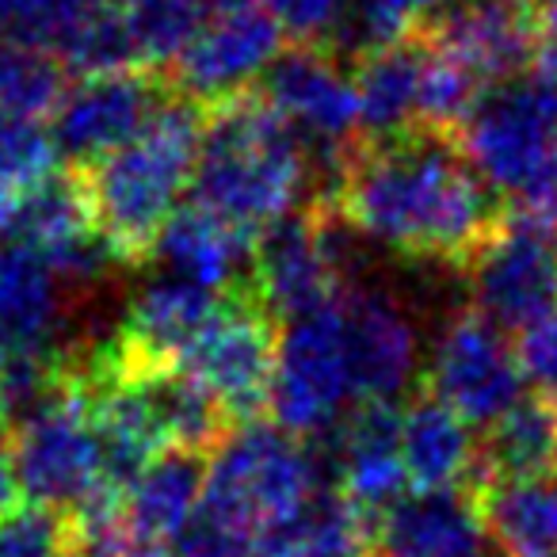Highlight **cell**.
I'll list each match as a JSON object with an SVG mask.
<instances>
[{"label": "cell", "instance_id": "1", "mask_svg": "<svg viewBox=\"0 0 557 557\" xmlns=\"http://www.w3.org/2000/svg\"><path fill=\"white\" fill-rule=\"evenodd\" d=\"M321 202L359 237L447 268H470L504 222L458 138L435 131L359 141Z\"/></svg>", "mask_w": 557, "mask_h": 557}, {"label": "cell", "instance_id": "2", "mask_svg": "<svg viewBox=\"0 0 557 557\" xmlns=\"http://www.w3.org/2000/svg\"><path fill=\"white\" fill-rule=\"evenodd\" d=\"M306 180V146L263 100L260 88L207 108V131L191 180L199 207L260 237L268 225L295 214Z\"/></svg>", "mask_w": 557, "mask_h": 557}, {"label": "cell", "instance_id": "3", "mask_svg": "<svg viewBox=\"0 0 557 557\" xmlns=\"http://www.w3.org/2000/svg\"><path fill=\"white\" fill-rule=\"evenodd\" d=\"M202 131L207 108L187 96H172L131 146L92 169H81L92 195L96 230L123 263L153 256L157 237L180 210V195L195 180Z\"/></svg>", "mask_w": 557, "mask_h": 557}, {"label": "cell", "instance_id": "4", "mask_svg": "<svg viewBox=\"0 0 557 557\" xmlns=\"http://www.w3.org/2000/svg\"><path fill=\"white\" fill-rule=\"evenodd\" d=\"M458 146L511 214L557 225V65L534 62L527 73L493 85Z\"/></svg>", "mask_w": 557, "mask_h": 557}, {"label": "cell", "instance_id": "5", "mask_svg": "<svg viewBox=\"0 0 557 557\" xmlns=\"http://www.w3.org/2000/svg\"><path fill=\"white\" fill-rule=\"evenodd\" d=\"M321 488V462L287 428L245 424L214 450L202 481V516L260 546L310 508Z\"/></svg>", "mask_w": 557, "mask_h": 557}, {"label": "cell", "instance_id": "6", "mask_svg": "<svg viewBox=\"0 0 557 557\" xmlns=\"http://www.w3.org/2000/svg\"><path fill=\"white\" fill-rule=\"evenodd\" d=\"M363 401L351 363L344 295L325 310L290 321L278 336V363L271 382V412L298 440H321L341 428Z\"/></svg>", "mask_w": 557, "mask_h": 557}, {"label": "cell", "instance_id": "7", "mask_svg": "<svg viewBox=\"0 0 557 557\" xmlns=\"http://www.w3.org/2000/svg\"><path fill=\"white\" fill-rule=\"evenodd\" d=\"M344 230L348 225L318 199L256 237L248 287L271 318L290 325L344 295Z\"/></svg>", "mask_w": 557, "mask_h": 557}, {"label": "cell", "instance_id": "8", "mask_svg": "<svg viewBox=\"0 0 557 557\" xmlns=\"http://www.w3.org/2000/svg\"><path fill=\"white\" fill-rule=\"evenodd\" d=\"M278 321L260 306L252 287L222 295L218 310L180 359V371L199 379L222 401L233 424L245 428L271 405L278 363Z\"/></svg>", "mask_w": 557, "mask_h": 557}, {"label": "cell", "instance_id": "9", "mask_svg": "<svg viewBox=\"0 0 557 557\" xmlns=\"http://www.w3.org/2000/svg\"><path fill=\"white\" fill-rule=\"evenodd\" d=\"M473 313L500 333H534L557 321V225L504 214L496 233L470 260Z\"/></svg>", "mask_w": 557, "mask_h": 557}, {"label": "cell", "instance_id": "10", "mask_svg": "<svg viewBox=\"0 0 557 557\" xmlns=\"http://www.w3.org/2000/svg\"><path fill=\"white\" fill-rule=\"evenodd\" d=\"M12 455H16L20 493L32 504L73 508L88 493L108 485L88 394L73 367L65 386L12 432Z\"/></svg>", "mask_w": 557, "mask_h": 557}, {"label": "cell", "instance_id": "11", "mask_svg": "<svg viewBox=\"0 0 557 557\" xmlns=\"http://www.w3.org/2000/svg\"><path fill=\"white\" fill-rule=\"evenodd\" d=\"M260 92L278 111V119L298 134V141L318 149L333 172L363 141L356 77L344 73L333 50L290 47L263 73Z\"/></svg>", "mask_w": 557, "mask_h": 557}, {"label": "cell", "instance_id": "12", "mask_svg": "<svg viewBox=\"0 0 557 557\" xmlns=\"http://www.w3.org/2000/svg\"><path fill=\"white\" fill-rule=\"evenodd\" d=\"M424 389L466 424L493 428L511 405L527 397V371L508 336L481 313L466 310L435 341Z\"/></svg>", "mask_w": 557, "mask_h": 557}, {"label": "cell", "instance_id": "13", "mask_svg": "<svg viewBox=\"0 0 557 557\" xmlns=\"http://www.w3.org/2000/svg\"><path fill=\"white\" fill-rule=\"evenodd\" d=\"M283 39L287 35L256 4L210 16L172 62V85L187 100L214 108L248 92L252 81L263 77L283 54Z\"/></svg>", "mask_w": 557, "mask_h": 557}, {"label": "cell", "instance_id": "14", "mask_svg": "<svg viewBox=\"0 0 557 557\" xmlns=\"http://www.w3.org/2000/svg\"><path fill=\"white\" fill-rule=\"evenodd\" d=\"M164 100L169 96L149 70L81 77V85L70 88L54 111V141L77 169H92L103 157L131 146Z\"/></svg>", "mask_w": 557, "mask_h": 557}, {"label": "cell", "instance_id": "15", "mask_svg": "<svg viewBox=\"0 0 557 557\" xmlns=\"http://www.w3.org/2000/svg\"><path fill=\"white\" fill-rule=\"evenodd\" d=\"M428 35L470 65L488 88L534 65L542 50V12L531 0H458L428 27Z\"/></svg>", "mask_w": 557, "mask_h": 557}, {"label": "cell", "instance_id": "16", "mask_svg": "<svg viewBox=\"0 0 557 557\" xmlns=\"http://www.w3.org/2000/svg\"><path fill=\"white\" fill-rule=\"evenodd\" d=\"M341 496L371 523L412 496L401 458V409L394 401H359L333 432Z\"/></svg>", "mask_w": 557, "mask_h": 557}, {"label": "cell", "instance_id": "17", "mask_svg": "<svg viewBox=\"0 0 557 557\" xmlns=\"http://www.w3.org/2000/svg\"><path fill=\"white\" fill-rule=\"evenodd\" d=\"M218 302H222V295H210V290L191 287V283L172 275L141 287L126 310L123 329L111 341L119 363L131 371L176 367L210 321V313L218 310Z\"/></svg>", "mask_w": 557, "mask_h": 557}, {"label": "cell", "instance_id": "18", "mask_svg": "<svg viewBox=\"0 0 557 557\" xmlns=\"http://www.w3.org/2000/svg\"><path fill=\"white\" fill-rule=\"evenodd\" d=\"M485 519L473 488L412 493L374 523V557H485Z\"/></svg>", "mask_w": 557, "mask_h": 557}, {"label": "cell", "instance_id": "19", "mask_svg": "<svg viewBox=\"0 0 557 557\" xmlns=\"http://www.w3.org/2000/svg\"><path fill=\"white\" fill-rule=\"evenodd\" d=\"M351 363L363 401H397L417 379V329L394 298L379 290H344Z\"/></svg>", "mask_w": 557, "mask_h": 557}, {"label": "cell", "instance_id": "20", "mask_svg": "<svg viewBox=\"0 0 557 557\" xmlns=\"http://www.w3.org/2000/svg\"><path fill=\"white\" fill-rule=\"evenodd\" d=\"M252 233L237 230L199 202H187L161 230L153 245V260H161V268L172 278H184V283L210 290V295H230L248 283V278H240V271L252 268Z\"/></svg>", "mask_w": 557, "mask_h": 557}, {"label": "cell", "instance_id": "21", "mask_svg": "<svg viewBox=\"0 0 557 557\" xmlns=\"http://www.w3.org/2000/svg\"><path fill=\"white\" fill-rule=\"evenodd\" d=\"M62 290L27 245H0V367L24 356H54Z\"/></svg>", "mask_w": 557, "mask_h": 557}, {"label": "cell", "instance_id": "22", "mask_svg": "<svg viewBox=\"0 0 557 557\" xmlns=\"http://www.w3.org/2000/svg\"><path fill=\"white\" fill-rule=\"evenodd\" d=\"M401 458L417 493H458L466 478L478 481L481 443L458 412L420 389L401 409Z\"/></svg>", "mask_w": 557, "mask_h": 557}, {"label": "cell", "instance_id": "23", "mask_svg": "<svg viewBox=\"0 0 557 557\" xmlns=\"http://www.w3.org/2000/svg\"><path fill=\"white\" fill-rule=\"evenodd\" d=\"M123 371L131 374L134 386H138L164 450H180V455H214L233 435L230 432L233 417L222 409V401L187 371H180V367H153V371H131V367H123Z\"/></svg>", "mask_w": 557, "mask_h": 557}, {"label": "cell", "instance_id": "24", "mask_svg": "<svg viewBox=\"0 0 557 557\" xmlns=\"http://www.w3.org/2000/svg\"><path fill=\"white\" fill-rule=\"evenodd\" d=\"M356 92L363 141H386L420 131V77H424V32L386 50L359 58Z\"/></svg>", "mask_w": 557, "mask_h": 557}, {"label": "cell", "instance_id": "25", "mask_svg": "<svg viewBox=\"0 0 557 557\" xmlns=\"http://www.w3.org/2000/svg\"><path fill=\"white\" fill-rule=\"evenodd\" d=\"M488 539L511 557L557 554V481L549 478H496L473 481Z\"/></svg>", "mask_w": 557, "mask_h": 557}, {"label": "cell", "instance_id": "26", "mask_svg": "<svg viewBox=\"0 0 557 557\" xmlns=\"http://www.w3.org/2000/svg\"><path fill=\"white\" fill-rule=\"evenodd\" d=\"M557 466V405L542 394H527L511 405L481 443L478 481L546 478Z\"/></svg>", "mask_w": 557, "mask_h": 557}, {"label": "cell", "instance_id": "27", "mask_svg": "<svg viewBox=\"0 0 557 557\" xmlns=\"http://www.w3.org/2000/svg\"><path fill=\"white\" fill-rule=\"evenodd\" d=\"M65 100V70L47 50L0 32V115L42 119Z\"/></svg>", "mask_w": 557, "mask_h": 557}, {"label": "cell", "instance_id": "28", "mask_svg": "<svg viewBox=\"0 0 557 557\" xmlns=\"http://www.w3.org/2000/svg\"><path fill=\"white\" fill-rule=\"evenodd\" d=\"M202 4L199 0H126V20H131L134 42L146 70L172 65L180 50L195 39L202 27Z\"/></svg>", "mask_w": 557, "mask_h": 557}, {"label": "cell", "instance_id": "29", "mask_svg": "<svg viewBox=\"0 0 557 557\" xmlns=\"http://www.w3.org/2000/svg\"><path fill=\"white\" fill-rule=\"evenodd\" d=\"M58 149L54 131L39 119H9L0 115V187L27 195L58 172Z\"/></svg>", "mask_w": 557, "mask_h": 557}, {"label": "cell", "instance_id": "30", "mask_svg": "<svg viewBox=\"0 0 557 557\" xmlns=\"http://www.w3.org/2000/svg\"><path fill=\"white\" fill-rule=\"evenodd\" d=\"M0 557H73L70 523L47 504H16L0 516Z\"/></svg>", "mask_w": 557, "mask_h": 557}, {"label": "cell", "instance_id": "31", "mask_svg": "<svg viewBox=\"0 0 557 557\" xmlns=\"http://www.w3.org/2000/svg\"><path fill=\"white\" fill-rule=\"evenodd\" d=\"M351 0H263V12L278 24L295 47H325L333 50V39L348 16Z\"/></svg>", "mask_w": 557, "mask_h": 557}, {"label": "cell", "instance_id": "32", "mask_svg": "<svg viewBox=\"0 0 557 557\" xmlns=\"http://www.w3.org/2000/svg\"><path fill=\"white\" fill-rule=\"evenodd\" d=\"M519 359H523L527 382H534L539 394L557 405V321L527 333L519 341Z\"/></svg>", "mask_w": 557, "mask_h": 557}, {"label": "cell", "instance_id": "33", "mask_svg": "<svg viewBox=\"0 0 557 557\" xmlns=\"http://www.w3.org/2000/svg\"><path fill=\"white\" fill-rule=\"evenodd\" d=\"M20 478H16V455H12V435L0 432V516L16 508Z\"/></svg>", "mask_w": 557, "mask_h": 557}, {"label": "cell", "instance_id": "34", "mask_svg": "<svg viewBox=\"0 0 557 557\" xmlns=\"http://www.w3.org/2000/svg\"><path fill=\"white\" fill-rule=\"evenodd\" d=\"M20 202H24V195L0 187V245H12V237H16Z\"/></svg>", "mask_w": 557, "mask_h": 557}, {"label": "cell", "instance_id": "35", "mask_svg": "<svg viewBox=\"0 0 557 557\" xmlns=\"http://www.w3.org/2000/svg\"><path fill=\"white\" fill-rule=\"evenodd\" d=\"M199 4H202V12H207V16H222V12L248 9L252 0H199Z\"/></svg>", "mask_w": 557, "mask_h": 557}, {"label": "cell", "instance_id": "36", "mask_svg": "<svg viewBox=\"0 0 557 557\" xmlns=\"http://www.w3.org/2000/svg\"><path fill=\"white\" fill-rule=\"evenodd\" d=\"M534 9L542 12V20H557V0H534Z\"/></svg>", "mask_w": 557, "mask_h": 557}, {"label": "cell", "instance_id": "37", "mask_svg": "<svg viewBox=\"0 0 557 557\" xmlns=\"http://www.w3.org/2000/svg\"><path fill=\"white\" fill-rule=\"evenodd\" d=\"M539 557H557V554H539Z\"/></svg>", "mask_w": 557, "mask_h": 557}]
</instances>
